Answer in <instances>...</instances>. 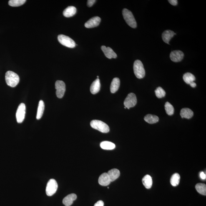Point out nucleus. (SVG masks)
<instances>
[{
  "instance_id": "33",
  "label": "nucleus",
  "mask_w": 206,
  "mask_h": 206,
  "mask_svg": "<svg viewBox=\"0 0 206 206\" xmlns=\"http://www.w3.org/2000/svg\"><path fill=\"white\" fill-rule=\"evenodd\" d=\"M168 2L172 6H176L177 4V0H169Z\"/></svg>"
},
{
  "instance_id": "10",
  "label": "nucleus",
  "mask_w": 206,
  "mask_h": 206,
  "mask_svg": "<svg viewBox=\"0 0 206 206\" xmlns=\"http://www.w3.org/2000/svg\"><path fill=\"white\" fill-rule=\"evenodd\" d=\"M184 54L182 51L176 50L172 52L170 54V58L174 62H179L183 59Z\"/></svg>"
},
{
  "instance_id": "30",
  "label": "nucleus",
  "mask_w": 206,
  "mask_h": 206,
  "mask_svg": "<svg viewBox=\"0 0 206 206\" xmlns=\"http://www.w3.org/2000/svg\"><path fill=\"white\" fill-rule=\"evenodd\" d=\"M155 93L156 96L158 98H162L165 96L166 92L164 90L162 87H159L155 90Z\"/></svg>"
},
{
  "instance_id": "15",
  "label": "nucleus",
  "mask_w": 206,
  "mask_h": 206,
  "mask_svg": "<svg viewBox=\"0 0 206 206\" xmlns=\"http://www.w3.org/2000/svg\"><path fill=\"white\" fill-rule=\"evenodd\" d=\"M99 183L101 185L107 186L110 184L111 181L107 173H104L100 176L98 180Z\"/></svg>"
},
{
  "instance_id": "19",
  "label": "nucleus",
  "mask_w": 206,
  "mask_h": 206,
  "mask_svg": "<svg viewBox=\"0 0 206 206\" xmlns=\"http://www.w3.org/2000/svg\"><path fill=\"white\" fill-rule=\"evenodd\" d=\"M120 86V80L118 78H114L113 79L110 85V91L112 93H114L119 90Z\"/></svg>"
},
{
  "instance_id": "35",
  "label": "nucleus",
  "mask_w": 206,
  "mask_h": 206,
  "mask_svg": "<svg viewBox=\"0 0 206 206\" xmlns=\"http://www.w3.org/2000/svg\"><path fill=\"white\" fill-rule=\"evenodd\" d=\"M189 84H190L191 87H195L196 86V84L194 82L191 83Z\"/></svg>"
},
{
  "instance_id": "23",
  "label": "nucleus",
  "mask_w": 206,
  "mask_h": 206,
  "mask_svg": "<svg viewBox=\"0 0 206 206\" xmlns=\"http://www.w3.org/2000/svg\"><path fill=\"white\" fill-rule=\"evenodd\" d=\"M101 148L104 150H111L115 148V145L113 143L109 141H104L100 144Z\"/></svg>"
},
{
  "instance_id": "1",
  "label": "nucleus",
  "mask_w": 206,
  "mask_h": 206,
  "mask_svg": "<svg viewBox=\"0 0 206 206\" xmlns=\"http://www.w3.org/2000/svg\"><path fill=\"white\" fill-rule=\"evenodd\" d=\"M5 79L7 85L11 87H14L19 84L20 78L16 73L9 71L6 73Z\"/></svg>"
},
{
  "instance_id": "11",
  "label": "nucleus",
  "mask_w": 206,
  "mask_h": 206,
  "mask_svg": "<svg viewBox=\"0 0 206 206\" xmlns=\"http://www.w3.org/2000/svg\"><path fill=\"white\" fill-rule=\"evenodd\" d=\"M101 21V19L99 16H96L91 18L85 24L84 26L87 28H92L97 27L99 25Z\"/></svg>"
},
{
  "instance_id": "20",
  "label": "nucleus",
  "mask_w": 206,
  "mask_h": 206,
  "mask_svg": "<svg viewBox=\"0 0 206 206\" xmlns=\"http://www.w3.org/2000/svg\"><path fill=\"white\" fill-rule=\"evenodd\" d=\"M76 12V9L74 6H69L64 10L63 15L66 17H70L74 16Z\"/></svg>"
},
{
  "instance_id": "31",
  "label": "nucleus",
  "mask_w": 206,
  "mask_h": 206,
  "mask_svg": "<svg viewBox=\"0 0 206 206\" xmlns=\"http://www.w3.org/2000/svg\"><path fill=\"white\" fill-rule=\"evenodd\" d=\"M96 2L95 0H88L87 2V6L89 7H91Z\"/></svg>"
},
{
  "instance_id": "14",
  "label": "nucleus",
  "mask_w": 206,
  "mask_h": 206,
  "mask_svg": "<svg viewBox=\"0 0 206 206\" xmlns=\"http://www.w3.org/2000/svg\"><path fill=\"white\" fill-rule=\"evenodd\" d=\"M77 199V196L75 194H71L66 196L63 200V203L66 206H70L73 203L74 201Z\"/></svg>"
},
{
  "instance_id": "24",
  "label": "nucleus",
  "mask_w": 206,
  "mask_h": 206,
  "mask_svg": "<svg viewBox=\"0 0 206 206\" xmlns=\"http://www.w3.org/2000/svg\"><path fill=\"white\" fill-rule=\"evenodd\" d=\"M44 102L42 100L40 101L38 105L37 116H36V119H40L42 117L44 110Z\"/></svg>"
},
{
  "instance_id": "36",
  "label": "nucleus",
  "mask_w": 206,
  "mask_h": 206,
  "mask_svg": "<svg viewBox=\"0 0 206 206\" xmlns=\"http://www.w3.org/2000/svg\"><path fill=\"white\" fill-rule=\"evenodd\" d=\"M97 78H99V76H97Z\"/></svg>"
},
{
  "instance_id": "17",
  "label": "nucleus",
  "mask_w": 206,
  "mask_h": 206,
  "mask_svg": "<svg viewBox=\"0 0 206 206\" xmlns=\"http://www.w3.org/2000/svg\"><path fill=\"white\" fill-rule=\"evenodd\" d=\"M120 172L117 169H113L108 172L107 174L111 182L114 181L120 176Z\"/></svg>"
},
{
  "instance_id": "34",
  "label": "nucleus",
  "mask_w": 206,
  "mask_h": 206,
  "mask_svg": "<svg viewBox=\"0 0 206 206\" xmlns=\"http://www.w3.org/2000/svg\"><path fill=\"white\" fill-rule=\"evenodd\" d=\"M200 178L203 180H205L206 178V174L204 173L203 172H200Z\"/></svg>"
},
{
  "instance_id": "22",
  "label": "nucleus",
  "mask_w": 206,
  "mask_h": 206,
  "mask_svg": "<svg viewBox=\"0 0 206 206\" xmlns=\"http://www.w3.org/2000/svg\"><path fill=\"white\" fill-rule=\"evenodd\" d=\"M146 122L149 124H154L159 122V118L157 116L152 115L151 114H148L144 118Z\"/></svg>"
},
{
  "instance_id": "32",
  "label": "nucleus",
  "mask_w": 206,
  "mask_h": 206,
  "mask_svg": "<svg viewBox=\"0 0 206 206\" xmlns=\"http://www.w3.org/2000/svg\"><path fill=\"white\" fill-rule=\"evenodd\" d=\"M94 206H104V202L102 200L98 201L95 204Z\"/></svg>"
},
{
  "instance_id": "28",
  "label": "nucleus",
  "mask_w": 206,
  "mask_h": 206,
  "mask_svg": "<svg viewBox=\"0 0 206 206\" xmlns=\"http://www.w3.org/2000/svg\"><path fill=\"white\" fill-rule=\"evenodd\" d=\"M165 110L166 113L169 115H172L174 113V108L173 106L169 102H167L165 103Z\"/></svg>"
},
{
  "instance_id": "2",
  "label": "nucleus",
  "mask_w": 206,
  "mask_h": 206,
  "mask_svg": "<svg viewBox=\"0 0 206 206\" xmlns=\"http://www.w3.org/2000/svg\"><path fill=\"white\" fill-rule=\"evenodd\" d=\"M123 16L127 24L130 27L135 28L137 27V23L132 12L129 10L124 9L123 10Z\"/></svg>"
},
{
  "instance_id": "9",
  "label": "nucleus",
  "mask_w": 206,
  "mask_h": 206,
  "mask_svg": "<svg viewBox=\"0 0 206 206\" xmlns=\"http://www.w3.org/2000/svg\"><path fill=\"white\" fill-rule=\"evenodd\" d=\"M26 113V107L24 103H21L18 108L16 113V119L19 123H21L24 121Z\"/></svg>"
},
{
  "instance_id": "13",
  "label": "nucleus",
  "mask_w": 206,
  "mask_h": 206,
  "mask_svg": "<svg viewBox=\"0 0 206 206\" xmlns=\"http://www.w3.org/2000/svg\"><path fill=\"white\" fill-rule=\"evenodd\" d=\"M176 34L173 31L167 30L164 31L162 34V39L164 43L169 44V42L172 38Z\"/></svg>"
},
{
  "instance_id": "7",
  "label": "nucleus",
  "mask_w": 206,
  "mask_h": 206,
  "mask_svg": "<svg viewBox=\"0 0 206 206\" xmlns=\"http://www.w3.org/2000/svg\"><path fill=\"white\" fill-rule=\"evenodd\" d=\"M56 89V94L59 98L61 99L64 97L66 91L65 84L64 81L58 80L55 84Z\"/></svg>"
},
{
  "instance_id": "16",
  "label": "nucleus",
  "mask_w": 206,
  "mask_h": 206,
  "mask_svg": "<svg viewBox=\"0 0 206 206\" xmlns=\"http://www.w3.org/2000/svg\"><path fill=\"white\" fill-rule=\"evenodd\" d=\"M100 81L99 78H97L93 81L91 86L90 91L93 94H97L100 90Z\"/></svg>"
},
{
  "instance_id": "8",
  "label": "nucleus",
  "mask_w": 206,
  "mask_h": 206,
  "mask_svg": "<svg viewBox=\"0 0 206 206\" xmlns=\"http://www.w3.org/2000/svg\"><path fill=\"white\" fill-rule=\"evenodd\" d=\"M137 100L136 95L131 93L128 95L124 100V104L125 107L129 109L130 108L134 107L137 104Z\"/></svg>"
},
{
  "instance_id": "12",
  "label": "nucleus",
  "mask_w": 206,
  "mask_h": 206,
  "mask_svg": "<svg viewBox=\"0 0 206 206\" xmlns=\"http://www.w3.org/2000/svg\"><path fill=\"white\" fill-rule=\"evenodd\" d=\"M101 49L104 53L105 55L108 59H115L117 57V55L110 47H107L105 46H103L101 47Z\"/></svg>"
},
{
  "instance_id": "3",
  "label": "nucleus",
  "mask_w": 206,
  "mask_h": 206,
  "mask_svg": "<svg viewBox=\"0 0 206 206\" xmlns=\"http://www.w3.org/2000/svg\"><path fill=\"white\" fill-rule=\"evenodd\" d=\"M134 74L136 77L139 79H142L145 76V70L144 65L140 60L134 61L133 66Z\"/></svg>"
},
{
  "instance_id": "26",
  "label": "nucleus",
  "mask_w": 206,
  "mask_h": 206,
  "mask_svg": "<svg viewBox=\"0 0 206 206\" xmlns=\"http://www.w3.org/2000/svg\"><path fill=\"white\" fill-rule=\"evenodd\" d=\"M180 180V176L178 173H176L172 175L171 177L170 182L173 186H177L179 183Z\"/></svg>"
},
{
  "instance_id": "25",
  "label": "nucleus",
  "mask_w": 206,
  "mask_h": 206,
  "mask_svg": "<svg viewBox=\"0 0 206 206\" xmlns=\"http://www.w3.org/2000/svg\"><path fill=\"white\" fill-rule=\"evenodd\" d=\"M183 79L185 82L187 84H189L191 83L194 82L195 80V78L193 74L190 73H187L184 74Z\"/></svg>"
},
{
  "instance_id": "27",
  "label": "nucleus",
  "mask_w": 206,
  "mask_h": 206,
  "mask_svg": "<svg viewBox=\"0 0 206 206\" xmlns=\"http://www.w3.org/2000/svg\"><path fill=\"white\" fill-rule=\"evenodd\" d=\"M195 188L197 191L202 195H206V186L205 184L198 183L195 186Z\"/></svg>"
},
{
  "instance_id": "29",
  "label": "nucleus",
  "mask_w": 206,
  "mask_h": 206,
  "mask_svg": "<svg viewBox=\"0 0 206 206\" xmlns=\"http://www.w3.org/2000/svg\"><path fill=\"white\" fill-rule=\"evenodd\" d=\"M25 0H11L9 2V6L11 7H19L25 4Z\"/></svg>"
},
{
  "instance_id": "6",
  "label": "nucleus",
  "mask_w": 206,
  "mask_h": 206,
  "mask_svg": "<svg viewBox=\"0 0 206 206\" xmlns=\"http://www.w3.org/2000/svg\"><path fill=\"white\" fill-rule=\"evenodd\" d=\"M58 188V184L54 179H51L48 181L46 188V193L49 196H51L56 193Z\"/></svg>"
},
{
  "instance_id": "5",
  "label": "nucleus",
  "mask_w": 206,
  "mask_h": 206,
  "mask_svg": "<svg viewBox=\"0 0 206 206\" xmlns=\"http://www.w3.org/2000/svg\"><path fill=\"white\" fill-rule=\"evenodd\" d=\"M58 39L61 44L66 47L73 48L75 47V42L69 36L63 34L59 35L58 36Z\"/></svg>"
},
{
  "instance_id": "18",
  "label": "nucleus",
  "mask_w": 206,
  "mask_h": 206,
  "mask_svg": "<svg viewBox=\"0 0 206 206\" xmlns=\"http://www.w3.org/2000/svg\"><path fill=\"white\" fill-rule=\"evenodd\" d=\"M180 115L182 119H189L192 117L194 115V112L190 109L188 108H184L181 111Z\"/></svg>"
},
{
  "instance_id": "21",
  "label": "nucleus",
  "mask_w": 206,
  "mask_h": 206,
  "mask_svg": "<svg viewBox=\"0 0 206 206\" xmlns=\"http://www.w3.org/2000/svg\"><path fill=\"white\" fill-rule=\"evenodd\" d=\"M142 183L146 188L150 189L152 185V179L150 175H146L142 179Z\"/></svg>"
},
{
  "instance_id": "4",
  "label": "nucleus",
  "mask_w": 206,
  "mask_h": 206,
  "mask_svg": "<svg viewBox=\"0 0 206 206\" xmlns=\"http://www.w3.org/2000/svg\"><path fill=\"white\" fill-rule=\"evenodd\" d=\"M90 125L93 128L102 133H107L109 132V126L102 121L98 120H92L91 122Z\"/></svg>"
}]
</instances>
